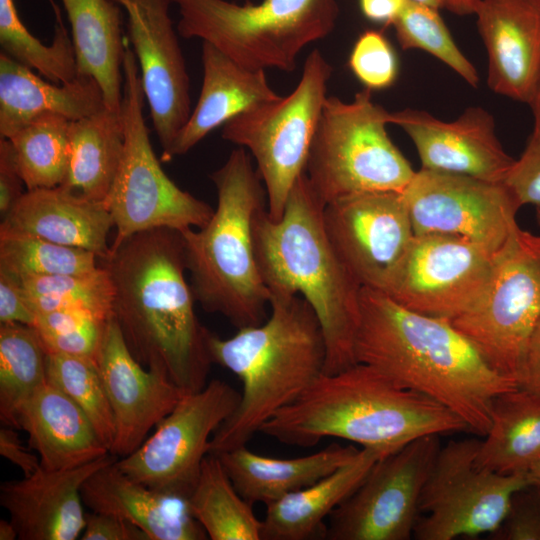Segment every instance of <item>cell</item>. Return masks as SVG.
Here are the masks:
<instances>
[{
  "label": "cell",
  "mask_w": 540,
  "mask_h": 540,
  "mask_svg": "<svg viewBox=\"0 0 540 540\" xmlns=\"http://www.w3.org/2000/svg\"><path fill=\"white\" fill-rule=\"evenodd\" d=\"M69 161L64 186L87 198L107 199L124 150L121 111L100 112L70 121Z\"/></svg>",
  "instance_id": "cell-31"
},
{
  "label": "cell",
  "mask_w": 540,
  "mask_h": 540,
  "mask_svg": "<svg viewBox=\"0 0 540 540\" xmlns=\"http://www.w3.org/2000/svg\"><path fill=\"white\" fill-rule=\"evenodd\" d=\"M113 459L83 484V504L93 512L121 517L150 540H204L208 536L193 516L189 498L161 492L122 472Z\"/></svg>",
  "instance_id": "cell-24"
},
{
  "label": "cell",
  "mask_w": 540,
  "mask_h": 540,
  "mask_svg": "<svg viewBox=\"0 0 540 540\" xmlns=\"http://www.w3.org/2000/svg\"><path fill=\"white\" fill-rule=\"evenodd\" d=\"M102 261L113 285V317L134 358L185 394L203 389L213 363L210 331L194 310L181 232L134 234L111 244Z\"/></svg>",
  "instance_id": "cell-1"
},
{
  "label": "cell",
  "mask_w": 540,
  "mask_h": 540,
  "mask_svg": "<svg viewBox=\"0 0 540 540\" xmlns=\"http://www.w3.org/2000/svg\"><path fill=\"white\" fill-rule=\"evenodd\" d=\"M540 10V0H534Z\"/></svg>",
  "instance_id": "cell-58"
},
{
  "label": "cell",
  "mask_w": 540,
  "mask_h": 540,
  "mask_svg": "<svg viewBox=\"0 0 540 540\" xmlns=\"http://www.w3.org/2000/svg\"><path fill=\"white\" fill-rule=\"evenodd\" d=\"M488 56L487 83L529 103L540 77V10L534 0H480L474 13Z\"/></svg>",
  "instance_id": "cell-22"
},
{
  "label": "cell",
  "mask_w": 540,
  "mask_h": 540,
  "mask_svg": "<svg viewBox=\"0 0 540 540\" xmlns=\"http://www.w3.org/2000/svg\"><path fill=\"white\" fill-rule=\"evenodd\" d=\"M70 120L56 114L35 118L11 137L26 190L53 188L65 180Z\"/></svg>",
  "instance_id": "cell-35"
},
{
  "label": "cell",
  "mask_w": 540,
  "mask_h": 540,
  "mask_svg": "<svg viewBox=\"0 0 540 540\" xmlns=\"http://www.w3.org/2000/svg\"><path fill=\"white\" fill-rule=\"evenodd\" d=\"M19 279L35 314L69 309L102 320L113 315V285L104 266L84 274L30 275Z\"/></svg>",
  "instance_id": "cell-37"
},
{
  "label": "cell",
  "mask_w": 540,
  "mask_h": 540,
  "mask_svg": "<svg viewBox=\"0 0 540 540\" xmlns=\"http://www.w3.org/2000/svg\"><path fill=\"white\" fill-rule=\"evenodd\" d=\"M178 34L212 44L250 70L292 72L299 53L327 37L339 16L337 0H173Z\"/></svg>",
  "instance_id": "cell-7"
},
{
  "label": "cell",
  "mask_w": 540,
  "mask_h": 540,
  "mask_svg": "<svg viewBox=\"0 0 540 540\" xmlns=\"http://www.w3.org/2000/svg\"><path fill=\"white\" fill-rule=\"evenodd\" d=\"M127 15L150 118L164 155L186 124L192 108L190 78L169 15L173 0H113Z\"/></svg>",
  "instance_id": "cell-18"
},
{
  "label": "cell",
  "mask_w": 540,
  "mask_h": 540,
  "mask_svg": "<svg viewBox=\"0 0 540 540\" xmlns=\"http://www.w3.org/2000/svg\"><path fill=\"white\" fill-rule=\"evenodd\" d=\"M114 227L105 202L87 198L64 186L26 190L2 217L0 233L37 236L86 249L105 259Z\"/></svg>",
  "instance_id": "cell-23"
},
{
  "label": "cell",
  "mask_w": 540,
  "mask_h": 540,
  "mask_svg": "<svg viewBox=\"0 0 540 540\" xmlns=\"http://www.w3.org/2000/svg\"><path fill=\"white\" fill-rule=\"evenodd\" d=\"M122 74L124 150L105 200L116 228L112 244L151 229L183 231L205 226L214 209L179 188L167 176L154 153L143 114L145 96L139 66L127 41Z\"/></svg>",
  "instance_id": "cell-9"
},
{
  "label": "cell",
  "mask_w": 540,
  "mask_h": 540,
  "mask_svg": "<svg viewBox=\"0 0 540 540\" xmlns=\"http://www.w3.org/2000/svg\"><path fill=\"white\" fill-rule=\"evenodd\" d=\"M247 150L237 147L210 174L217 205L201 228L180 231L195 300L237 329L267 319L270 292L260 276L253 245L256 214L267 207L263 181Z\"/></svg>",
  "instance_id": "cell-6"
},
{
  "label": "cell",
  "mask_w": 540,
  "mask_h": 540,
  "mask_svg": "<svg viewBox=\"0 0 540 540\" xmlns=\"http://www.w3.org/2000/svg\"><path fill=\"white\" fill-rule=\"evenodd\" d=\"M71 27L77 74L93 77L100 85L107 108L121 111V9L113 0H61Z\"/></svg>",
  "instance_id": "cell-30"
},
{
  "label": "cell",
  "mask_w": 540,
  "mask_h": 540,
  "mask_svg": "<svg viewBox=\"0 0 540 540\" xmlns=\"http://www.w3.org/2000/svg\"><path fill=\"white\" fill-rule=\"evenodd\" d=\"M439 10L405 0L393 21L396 38L403 50H423L456 72L470 86L477 87L475 66L458 48Z\"/></svg>",
  "instance_id": "cell-40"
},
{
  "label": "cell",
  "mask_w": 540,
  "mask_h": 540,
  "mask_svg": "<svg viewBox=\"0 0 540 540\" xmlns=\"http://www.w3.org/2000/svg\"><path fill=\"white\" fill-rule=\"evenodd\" d=\"M0 44L1 52L51 82L63 84L77 76L72 39L63 21H57L51 44H43L22 22L14 0H0Z\"/></svg>",
  "instance_id": "cell-36"
},
{
  "label": "cell",
  "mask_w": 540,
  "mask_h": 540,
  "mask_svg": "<svg viewBox=\"0 0 540 540\" xmlns=\"http://www.w3.org/2000/svg\"><path fill=\"white\" fill-rule=\"evenodd\" d=\"M390 123L410 137L422 169L504 182L516 161L502 147L493 115L479 106L447 122L406 108L391 112Z\"/></svg>",
  "instance_id": "cell-19"
},
{
  "label": "cell",
  "mask_w": 540,
  "mask_h": 540,
  "mask_svg": "<svg viewBox=\"0 0 540 540\" xmlns=\"http://www.w3.org/2000/svg\"><path fill=\"white\" fill-rule=\"evenodd\" d=\"M203 78L196 106L162 161L189 152L211 131L261 103L280 97L265 70L242 67L212 44L202 43Z\"/></svg>",
  "instance_id": "cell-25"
},
{
  "label": "cell",
  "mask_w": 540,
  "mask_h": 540,
  "mask_svg": "<svg viewBox=\"0 0 540 540\" xmlns=\"http://www.w3.org/2000/svg\"><path fill=\"white\" fill-rule=\"evenodd\" d=\"M25 186L12 143L0 138V213L1 217L15 205L25 193Z\"/></svg>",
  "instance_id": "cell-47"
},
{
  "label": "cell",
  "mask_w": 540,
  "mask_h": 540,
  "mask_svg": "<svg viewBox=\"0 0 540 540\" xmlns=\"http://www.w3.org/2000/svg\"><path fill=\"white\" fill-rule=\"evenodd\" d=\"M107 322L84 311L58 309L36 313L33 327L47 353L96 360Z\"/></svg>",
  "instance_id": "cell-41"
},
{
  "label": "cell",
  "mask_w": 540,
  "mask_h": 540,
  "mask_svg": "<svg viewBox=\"0 0 540 540\" xmlns=\"http://www.w3.org/2000/svg\"><path fill=\"white\" fill-rule=\"evenodd\" d=\"M337 256L360 285L385 293L415 236L403 192H362L324 205Z\"/></svg>",
  "instance_id": "cell-16"
},
{
  "label": "cell",
  "mask_w": 540,
  "mask_h": 540,
  "mask_svg": "<svg viewBox=\"0 0 540 540\" xmlns=\"http://www.w3.org/2000/svg\"><path fill=\"white\" fill-rule=\"evenodd\" d=\"M462 430H468L467 425L443 405L356 363L334 374L322 373L259 432L301 447L333 437L395 452L426 435Z\"/></svg>",
  "instance_id": "cell-3"
},
{
  "label": "cell",
  "mask_w": 540,
  "mask_h": 540,
  "mask_svg": "<svg viewBox=\"0 0 540 540\" xmlns=\"http://www.w3.org/2000/svg\"><path fill=\"white\" fill-rule=\"evenodd\" d=\"M480 0H444V8L457 15L474 14Z\"/></svg>",
  "instance_id": "cell-52"
},
{
  "label": "cell",
  "mask_w": 540,
  "mask_h": 540,
  "mask_svg": "<svg viewBox=\"0 0 540 540\" xmlns=\"http://www.w3.org/2000/svg\"><path fill=\"white\" fill-rule=\"evenodd\" d=\"M189 504L211 540L261 539L262 520L238 493L217 455L203 460Z\"/></svg>",
  "instance_id": "cell-33"
},
{
  "label": "cell",
  "mask_w": 540,
  "mask_h": 540,
  "mask_svg": "<svg viewBox=\"0 0 540 540\" xmlns=\"http://www.w3.org/2000/svg\"><path fill=\"white\" fill-rule=\"evenodd\" d=\"M47 351L33 326L0 325V419L19 428V414L29 398L47 382Z\"/></svg>",
  "instance_id": "cell-34"
},
{
  "label": "cell",
  "mask_w": 540,
  "mask_h": 540,
  "mask_svg": "<svg viewBox=\"0 0 540 540\" xmlns=\"http://www.w3.org/2000/svg\"><path fill=\"white\" fill-rule=\"evenodd\" d=\"M528 104L533 113V130L526 148H540V77Z\"/></svg>",
  "instance_id": "cell-51"
},
{
  "label": "cell",
  "mask_w": 540,
  "mask_h": 540,
  "mask_svg": "<svg viewBox=\"0 0 540 540\" xmlns=\"http://www.w3.org/2000/svg\"><path fill=\"white\" fill-rule=\"evenodd\" d=\"M91 512L86 513L82 540H150L144 531L121 517Z\"/></svg>",
  "instance_id": "cell-46"
},
{
  "label": "cell",
  "mask_w": 540,
  "mask_h": 540,
  "mask_svg": "<svg viewBox=\"0 0 540 540\" xmlns=\"http://www.w3.org/2000/svg\"><path fill=\"white\" fill-rule=\"evenodd\" d=\"M517 383L521 388L540 393V322L526 346L517 375Z\"/></svg>",
  "instance_id": "cell-49"
},
{
  "label": "cell",
  "mask_w": 540,
  "mask_h": 540,
  "mask_svg": "<svg viewBox=\"0 0 540 540\" xmlns=\"http://www.w3.org/2000/svg\"><path fill=\"white\" fill-rule=\"evenodd\" d=\"M451 322L496 371L517 382L526 346L540 322V235L517 226L497 253L482 296Z\"/></svg>",
  "instance_id": "cell-11"
},
{
  "label": "cell",
  "mask_w": 540,
  "mask_h": 540,
  "mask_svg": "<svg viewBox=\"0 0 540 540\" xmlns=\"http://www.w3.org/2000/svg\"><path fill=\"white\" fill-rule=\"evenodd\" d=\"M96 362L114 418L110 453L123 458L145 441L185 393L134 358L113 315L106 324Z\"/></svg>",
  "instance_id": "cell-20"
},
{
  "label": "cell",
  "mask_w": 540,
  "mask_h": 540,
  "mask_svg": "<svg viewBox=\"0 0 540 540\" xmlns=\"http://www.w3.org/2000/svg\"><path fill=\"white\" fill-rule=\"evenodd\" d=\"M360 449L331 443L306 456L281 459L242 446L217 455L238 493L265 505L303 489L351 461Z\"/></svg>",
  "instance_id": "cell-29"
},
{
  "label": "cell",
  "mask_w": 540,
  "mask_h": 540,
  "mask_svg": "<svg viewBox=\"0 0 540 540\" xmlns=\"http://www.w3.org/2000/svg\"><path fill=\"white\" fill-rule=\"evenodd\" d=\"M363 15L376 23L392 24L405 0H359Z\"/></svg>",
  "instance_id": "cell-50"
},
{
  "label": "cell",
  "mask_w": 540,
  "mask_h": 540,
  "mask_svg": "<svg viewBox=\"0 0 540 540\" xmlns=\"http://www.w3.org/2000/svg\"><path fill=\"white\" fill-rule=\"evenodd\" d=\"M35 318L19 277L0 269V323L33 326Z\"/></svg>",
  "instance_id": "cell-45"
},
{
  "label": "cell",
  "mask_w": 540,
  "mask_h": 540,
  "mask_svg": "<svg viewBox=\"0 0 540 540\" xmlns=\"http://www.w3.org/2000/svg\"><path fill=\"white\" fill-rule=\"evenodd\" d=\"M117 458L109 454L66 470L40 467L22 480L0 485V504L9 514L21 540H74L83 532L86 513L81 489L101 467Z\"/></svg>",
  "instance_id": "cell-21"
},
{
  "label": "cell",
  "mask_w": 540,
  "mask_h": 540,
  "mask_svg": "<svg viewBox=\"0 0 540 540\" xmlns=\"http://www.w3.org/2000/svg\"><path fill=\"white\" fill-rule=\"evenodd\" d=\"M537 214H536V217H537V221H538V224L540 225V210H536Z\"/></svg>",
  "instance_id": "cell-57"
},
{
  "label": "cell",
  "mask_w": 540,
  "mask_h": 540,
  "mask_svg": "<svg viewBox=\"0 0 540 540\" xmlns=\"http://www.w3.org/2000/svg\"><path fill=\"white\" fill-rule=\"evenodd\" d=\"M403 195L415 235L458 236L498 252L518 226L520 206L504 182L421 168Z\"/></svg>",
  "instance_id": "cell-17"
},
{
  "label": "cell",
  "mask_w": 540,
  "mask_h": 540,
  "mask_svg": "<svg viewBox=\"0 0 540 540\" xmlns=\"http://www.w3.org/2000/svg\"><path fill=\"white\" fill-rule=\"evenodd\" d=\"M333 68L318 49L286 96L261 103L223 125L222 138L249 152L267 194V213L281 218L290 191L305 171Z\"/></svg>",
  "instance_id": "cell-10"
},
{
  "label": "cell",
  "mask_w": 540,
  "mask_h": 540,
  "mask_svg": "<svg viewBox=\"0 0 540 540\" xmlns=\"http://www.w3.org/2000/svg\"><path fill=\"white\" fill-rule=\"evenodd\" d=\"M371 91L349 102L324 101L304 171L324 204L362 192H403L416 172L387 133L391 112Z\"/></svg>",
  "instance_id": "cell-8"
},
{
  "label": "cell",
  "mask_w": 540,
  "mask_h": 540,
  "mask_svg": "<svg viewBox=\"0 0 540 540\" xmlns=\"http://www.w3.org/2000/svg\"><path fill=\"white\" fill-rule=\"evenodd\" d=\"M540 459V393L517 387L499 394L492 405L491 427L481 441L477 464L511 474L526 472Z\"/></svg>",
  "instance_id": "cell-32"
},
{
  "label": "cell",
  "mask_w": 540,
  "mask_h": 540,
  "mask_svg": "<svg viewBox=\"0 0 540 540\" xmlns=\"http://www.w3.org/2000/svg\"><path fill=\"white\" fill-rule=\"evenodd\" d=\"M54 10V13H55V16H56V19L57 20H60L61 19V13L58 9V7L54 4V1L53 0H48Z\"/></svg>",
  "instance_id": "cell-56"
},
{
  "label": "cell",
  "mask_w": 540,
  "mask_h": 540,
  "mask_svg": "<svg viewBox=\"0 0 540 540\" xmlns=\"http://www.w3.org/2000/svg\"><path fill=\"white\" fill-rule=\"evenodd\" d=\"M271 313L261 324L222 339L212 332L213 363L242 382L239 404L216 430L209 454L246 446L277 412L293 403L324 372L326 344L320 322L299 295H271Z\"/></svg>",
  "instance_id": "cell-5"
},
{
  "label": "cell",
  "mask_w": 540,
  "mask_h": 540,
  "mask_svg": "<svg viewBox=\"0 0 540 540\" xmlns=\"http://www.w3.org/2000/svg\"><path fill=\"white\" fill-rule=\"evenodd\" d=\"M481 440L441 447L424 484L413 536L452 540L490 534L504 520L514 493L528 485L526 472L501 474L476 461Z\"/></svg>",
  "instance_id": "cell-12"
},
{
  "label": "cell",
  "mask_w": 540,
  "mask_h": 540,
  "mask_svg": "<svg viewBox=\"0 0 540 540\" xmlns=\"http://www.w3.org/2000/svg\"><path fill=\"white\" fill-rule=\"evenodd\" d=\"M324 203L303 172L294 183L280 219L267 207L253 223L260 276L270 296L299 295L314 310L325 339V374L354 364L360 285L333 249L323 224Z\"/></svg>",
  "instance_id": "cell-4"
},
{
  "label": "cell",
  "mask_w": 540,
  "mask_h": 540,
  "mask_svg": "<svg viewBox=\"0 0 540 540\" xmlns=\"http://www.w3.org/2000/svg\"><path fill=\"white\" fill-rule=\"evenodd\" d=\"M498 252L458 236L415 235L385 294L409 310L452 321L482 296Z\"/></svg>",
  "instance_id": "cell-15"
},
{
  "label": "cell",
  "mask_w": 540,
  "mask_h": 540,
  "mask_svg": "<svg viewBox=\"0 0 540 540\" xmlns=\"http://www.w3.org/2000/svg\"><path fill=\"white\" fill-rule=\"evenodd\" d=\"M393 452L362 447L356 456L315 483L266 505L261 540H305L322 533L323 521L362 483L374 464Z\"/></svg>",
  "instance_id": "cell-28"
},
{
  "label": "cell",
  "mask_w": 540,
  "mask_h": 540,
  "mask_svg": "<svg viewBox=\"0 0 540 540\" xmlns=\"http://www.w3.org/2000/svg\"><path fill=\"white\" fill-rule=\"evenodd\" d=\"M18 539V532L10 520H0V540Z\"/></svg>",
  "instance_id": "cell-53"
},
{
  "label": "cell",
  "mask_w": 540,
  "mask_h": 540,
  "mask_svg": "<svg viewBox=\"0 0 540 540\" xmlns=\"http://www.w3.org/2000/svg\"><path fill=\"white\" fill-rule=\"evenodd\" d=\"M426 435L380 458L328 517V540H408L419 517L426 479L441 448Z\"/></svg>",
  "instance_id": "cell-14"
},
{
  "label": "cell",
  "mask_w": 540,
  "mask_h": 540,
  "mask_svg": "<svg viewBox=\"0 0 540 540\" xmlns=\"http://www.w3.org/2000/svg\"><path fill=\"white\" fill-rule=\"evenodd\" d=\"M493 540H540V488L528 485L516 491Z\"/></svg>",
  "instance_id": "cell-43"
},
{
  "label": "cell",
  "mask_w": 540,
  "mask_h": 540,
  "mask_svg": "<svg viewBox=\"0 0 540 540\" xmlns=\"http://www.w3.org/2000/svg\"><path fill=\"white\" fill-rule=\"evenodd\" d=\"M408 1L425 5L436 10L444 8V0H408Z\"/></svg>",
  "instance_id": "cell-55"
},
{
  "label": "cell",
  "mask_w": 540,
  "mask_h": 540,
  "mask_svg": "<svg viewBox=\"0 0 540 540\" xmlns=\"http://www.w3.org/2000/svg\"><path fill=\"white\" fill-rule=\"evenodd\" d=\"M349 66L356 78L370 90L387 88L398 74L395 51L385 35L366 30L355 42Z\"/></svg>",
  "instance_id": "cell-42"
},
{
  "label": "cell",
  "mask_w": 540,
  "mask_h": 540,
  "mask_svg": "<svg viewBox=\"0 0 540 540\" xmlns=\"http://www.w3.org/2000/svg\"><path fill=\"white\" fill-rule=\"evenodd\" d=\"M97 258L86 249L37 236L0 233V269L18 277L89 273L99 267Z\"/></svg>",
  "instance_id": "cell-39"
},
{
  "label": "cell",
  "mask_w": 540,
  "mask_h": 540,
  "mask_svg": "<svg viewBox=\"0 0 540 540\" xmlns=\"http://www.w3.org/2000/svg\"><path fill=\"white\" fill-rule=\"evenodd\" d=\"M518 205L540 210V148H525L504 180Z\"/></svg>",
  "instance_id": "cell-44"
},
{
  "label": "cell",
  "mask_w": 540,
  "mask_h": 540,
  "mask_svg": "<svg viewBox=\"0 0 540 540\" xmlns=\"http://www.w3.org/2000/svg\"><path fill=\"white\" fill-rule=\"evenodd\" d=\"M526 474L530 484L540 488V459L527 469Z\"/></svg>",
  "instance_id": "cell-54"
},
{
  "label": "cell",
  "mask_w": 540,
  "mask_h": 540,
  "mask_svg": "<svg viewBox=\"0 0 540 540\" xmlns=\"http://www.w3.org/2000/svg\"><path fill=\"white\" fill-rule=\"evenodd\" d=\"M46 376L47 382L64 392L86 414L110 451L115 438L114 418L96 360L47 353Z\"/></svg>",
  "instance_id": "cell-38"
},
{
  "label": "cell",
  "mask_w": 540,
  "mask_h": 540,
  "mask_svg": "<svg viewBox=\"0 0 540 540\" xmlns=\"http://www.w3.org/2000/svg\"><path fill=\"white\" fill-rule=\"evenodd\" d=\"M0 455L22 470L24 476L35 473L40 467V458L29 452L13 427L4 425L0 429Z\"/></svg>",
  "instance_id": "cell-48"
},
{
  "label": "cell",
  "mask_w": 540,
  "mask_h": 540,
  "mask_svg": "<svg viewBox=\"0 0 540 540\" xmlns=\"http://www.w3.org/2000/svg\"><path fill=\"white\" fill-rule=\"evenodd\" d=\"M354 357L396 385L443 405L481 436L491 427L494 399L518 387L451 321L414 312L365 287L360 290Z\"/></svg>",
  "instance_id": "cell-2"
},
{
  "label": "cell",
  "mask_w": 540,
  "mask_h": 540,
  "mask_svg": "<svg viewBox=\"0 0 540 540\" xmlns=\"http://www.w3.org/2000/svg\"><path fill=\"white\" fill-rule=\"evenodd\" d=\"M240 398L241 393L218 379L184 394L155 431L116 465L149 488L189 498L213 434L233 414Z\"/></svg>",
  "instance_id": "cell-13"
},
{
  "label": "cell",
  "mask_w": 540,
  "mask_h": 540,
  "mask_svg": "<svg viewBox=\"0 0 540 540\" xmlns=\"http://www.w3.org/2000/svg\"><path fill=\"white\" fill-rule=\"evenodd\" d=\"M103 91L91 76L47 82L32 69L0 53V138H9L35 118L56 114L70 121L106 108Z\"/></svg>",
  "instance_id": "cell-26"
},
{
  "label": "cell",
  "mask_w": 540,
  "mask_h": 540,
  "mask_svg": "<svg viewBox=\"0 0 540 540\" xmlns=\"http://www.w3.org/2000/svg\"><path fill=\"white\" fill-rule=\"evenodd\" d=\"M19 428L29 435L46 470L72 469L111 454L86 414L49 382L23 405Z\"/></svg>",
  "instance_id": "cell-27"
}]
</instances>
